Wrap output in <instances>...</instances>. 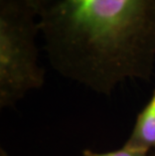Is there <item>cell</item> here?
I'll return each instance as SVG.
<instances>
[{
  "label": "cell",
  "instance_id": "cell-1",
  "mask_svg": "<svg viewBox=\"0 0 155 156\" xmlns=\"http://www.w3.org/2000/svg\"><path fill=\"white\" fill-rule=\"evenodd\" d=\"M51 68L99 95L155 68V0H32Z\"/></svg>",
  "mask_w": 155,
  "mask_h": 156
},
{
  "label": "cell",
  "instance_id": "cell-2",
  "mask_svg": "<svg viewBox=\"0 0 155 156\" xmlns=\"http://www.w3.org/2000/svg\"><path fill=\"white\" fill-rule=\"evenodd\" d=\"M41 34L32 0H0V108H13L44 84L36 36Z\"/></svg>",
  "mask_w": 155,
  "mask_h": 156
},
{
  "label": "cell",
  "instance_id": "cell-3",
  "mask_svg": "<svg viewBox=\"0 0 155 156\" xmlns=\"http://www.w3.org/2000/svg\"><path fill=\"white\" fill-rule=\"evenodd\" d=\"M124 145L155 153V90L138 114L131 134Z\"/></svg>",
  "mask_w": 155,
  "mask_h": 156
},
{
  "label": "cell",
  "instance_id": "cell-4",
  "mask_svg": "<svg viewBox=\"0 0 155 156\" xmlns=\"http://www.w3.org/2000/svg\"><path fill=\"white\" fill-rule=\"evenodd\" d=\"M83 156H151V152H146L124 145L120 149L109 152H96L91 149H85L83 151Z\"/></svg>",
  "mask_w": 155,
  "mask_h": 156
},
{
  "label": "cell",
  "instance_id": "cell-5",
  "mask_svg": "<svg viewBox=\"0 0 155 156\" xmlns=\"http://www.w3.org/2000/svg\"><path fill=\"white\" fill-rule=\"evenodd\" d=\"M0 156H8L7 152H6V151L4 150V148H1V149H0Z\"/></svg>",
  "mask_w": 155,
  "mask_h": 156
},
{
  "label": "cell",
  "instance_id": "cell-6",
  "mask_svg": "<svg viewBox=\"0 0 155 156\" xmlns=\"http://www.w3.org/2000/svg\"><path fill=\"white\" fill-rule=\"evenodd\" d=\"M151 156H155V153H154V152H151Z\"/></svg>",
  "mask_w": 155,
  "mask_h": 156
}]
</instances>
